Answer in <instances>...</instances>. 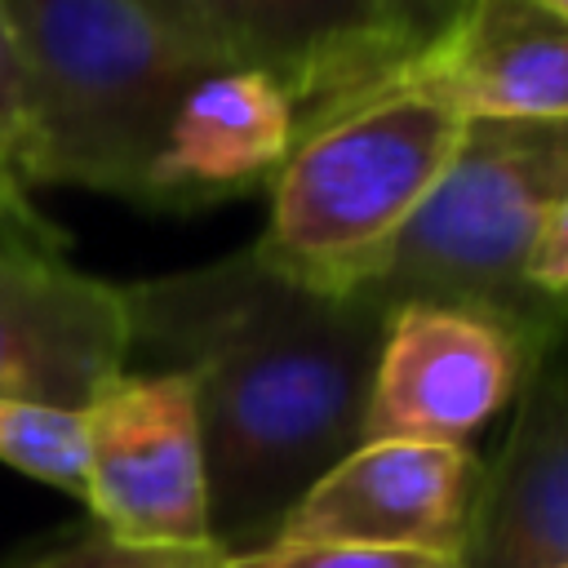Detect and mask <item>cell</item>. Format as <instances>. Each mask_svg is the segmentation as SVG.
<instances>
[{"instance_id":"cell-1","label":"cell","mask_w":568,"mask_h":568,"mask_svg":"<svg viewBox=\"0 0 568 568\" xmlns=\"http://www.w3.org/2000/svg\"><path fill=\"white\" fill-rule=\"evenodd\" d=\"M124 306L129 359L142 351L195 390L213 541L226 555L266 546L297 497L359 444L382 306L315 293L253 244L129 284Z\"/></svg>"},{"instance_id":"cell-2","label":"cell","mask_w":568,"mask_h":568,"mask_svg":"<svg viewBox=\"0 0 568 568\" xmlns=\"http://www.w3.org/2000/svg\"><path fill=\"white\" fill-rule=\"evenodd\" d=\"M27 75L22 186L58 182L146 204L186 89L231 67L191 0H4Z\"/></svg>"},{"instance_id":"cell-3","label":"cell","mask_w":568,"mask_h":568,"mask_svg":"<svg viewBox=\"0 0 568 568\" xmlns=\"http://www.w3.org/2000/svg\"><path fill=\"white\" fill-rule=\"evenodd\" d=\"M462 138V111L417 53L404 58L395 71L297 120L253 248L315 293H368L448 173Z\"/></svg>"},{"instance_id":"cell-4","label":"cell","mask_w":568,"mask_h":568,"mask_svg":"<svg viewBox=\"0 0 568 568\" xmlns=\"http://www.w3.org/2000/svg\"><path fill=\"white\" fill-rule=\"evenodd\" d=\"M564 191L568 120L466 124L448 173L364 297L382 311L404 297L488 306L532 328L550 351L568 315L524 288V253Z\"/></svg>"},{"instance_id":"cell-5","label":"cell","mask_w":568,"mask_h":568,"mask_svg":"<svg viewBox=\"0 0 568 568\" xmlns=\"http://www.w3.org/2000/svg\"><path fill=\"white\" fill-rule=\"evenodd\" d=\"M541 355L546 342L501 311L435 297L390 302L359 439L466 444L524 390Z\"/></svg>"},{"instance_id":"cell-6","label":"cell","mask_w":568,"mask_h":568,"mask_svg":"<svg viewBox=\"0 0 568 568\" xmlns=\"http://www.w3.org/2000/svg\"><path fill=\"white\" fill-rule=\"evenodd\" d=\"M98 528L142 546H217L195 390L169 368H124L84 408V493Z\"/></svg>"},{"instance_id":"cell-7","label":"cell","mask_w":568,"mask_h":568,"mask_svg":"<svg viewBox=\"0 0 568 568\" xmlns=\"http://www.w3.org/2000/svg\"><path fill=\"white\" fill-rule=\"evenodd\" d=\"M484 488L470 444L359 439L284 515L271 541H346L462 559Z\"/></svg>"},{"instance_id":"cell-8","label":"cell","mask_w":568,"mask_h":568,"mask_svg":"<svg viewBox=\"0 0 568 568\" xmlns=\"http://www.w3.org/2000/svg\"><path fill=\"white\" fill-rule=\"evenodd\" d=\"M129 368L124 288L0 244V399L84 413Z\"/></svg>"},{"instance_id":"cell-9","label":"cell","mask_w":568,"mask_h":568,"mask_svg":"<svg viewBox=\"0 0 568 568\" xmlns=\"http://www.w3.org/2000/svg\"><path fill=\"white\" fill-rule=\"evenodd\" d=\"M231 67L271 75L297 120L395 71L422 44L386 0H191Z\"/></svg>"},{"instance_id":"cell-10","label":"cell","mask_w":568,"mask_h":568,"mask_svg":"<svg viewBox=\"0 0 568 568\" xmlns=\"http://www.w3.org/2000/svg\"><path fill=\"white\" fill-rule=\"evenodd\" d=\"M297 138L293 98L253 67H217L178 102L146 178V204L200 209L271 186Z\"/></svg>"},{"instance_id":"cell-11","label":"cell","mask_w":568,"mask_h":568,"mask_svg":"<svg viewBox=\"0 0 568 568\" xmlns=\"http://www.w3.org/2000/svg\"><path fill=\"white\" fill-rule=\"evenodd\" d=\"M462 568H568V364L541 355L484 466Z\"/></svg>"},{"instance_id":"cell-12","label":"cell","mask_w":568,"mask_h":568,"mask_svg":"<svg viewBox=\"0 0 568 568\" xmlns=\"http://www.w3.org/2000/svg\"><path fill=\"white\" fill-rule=\"evenodd\" d=\"M417 62L466 124L568 120V18L537 0H466Z\"/></svg>"},{"instance_id":"cell-13","label":"cell","mask_w":568,"mask_h":568,"mask_svg":"<svg viewBox=\"0 0 568 568\" xmlns=\"http://www.w3.org/2000/svg\"><path fill=\"white\" fill-rule=\"evenodd\" d=\"M0 462L49 488L80 497L84 493V413L0 399Z\"/></svg>"},{"instance_id":"cell-14","label":"cell","mask_w":568,"mask_h":568,"mask_svg":"<svg viewBox=\"0 0 568 568\" xmlns=\"http://www.w3.org/2000/svg\"><path fill=\"white\" fill-rule=\"evenodd\" d=\"M22 568H226V550L222 546H142V541H120L93 528L58 550H44Z\"/></svg>"},{"instance_id":"cell-15","label":"cell","mask_w":568,"mask_h":568,"mask_svg":"<svg viewBox=\"0 0 568 568\" xmlns=\"http://www.w3.org/2000/svg\"><path fill=\"white\" fill-rule=\"evenodd\" d=\"M226 568H462V559L346 541H266L257 550L226 555Z\"/></svg>"},{"instance_id":"cell-16","label":"cell","mask_w":568,"mask_h":568,"mask_svg":"<svg viewBox=\"0 0 568 568\" xmlns=\"http://www.w3.org/2000/svg\"><path fill=\"white\" fill-rule=\"evenodd\" d=\"M524 288L568 315V191L541 213L524 253Z\"/></svg>"},{"instance_id":"cell-17","label":"cell","mask_w":568,"mask_h":568,"mask_svg":"<svg viewBox=\"0 0 568 568\" xmlns=\"http://www.w3.org/2000/svg\"><path fill=\"white\" fill-rule=\"evenodd\" d=\"M22 155H27V75H22L13 22L0 0V164L18 182H22Z\"/></svg>"},{"instance_id":"cell-18","label":"cell","mask_w":568,"mask_h":568,"mask_svg":"<svg viewBox=\"0 0 568 568\" xmlns=\"http://www.w3.org/2000/svg\"><path fill=\"white\" fill-rule=\"evenodd\" d=\"M0 244H13V248H36V253H58L67 240L53 222H44L31 200H27V186L0 164Z\"/></svg>"},{"instance_id":"cell-19","label":"cell","mask_w":568,"mask_h":568,"mask_svg":"<svg viewBox=\"0 0 568 568\" xmlns=\"http://www.w3.org/2000/svg\"><path fill=\"white\" fill-rule=\"evenodd\" d=\"M386 4L413 44H430L439 31H448V22L462 13L466 0H386Z\"/></svg>"},{"instance_id":"cell-20","label":"cell","mask_w":568,"mask_h":568,"mask_svg":"<svg viewBox=\"0 0 568 568\" xmlns=\"http://www.w3.org/2000/svg\"><path fill=\"white\" fill-rule=\"evenodd\" d=\"M550 359H559V364H568V320H564V328H559V337L550 342V351H546Z\"/></svg>"},{"instance_id":"cell-21","label":"cell","mask_w":568,"mask_h":568,"mask_svg":"<svg viewBox=\"0 0 568 568\" xmlns=\"http://www.w3.org/2000/svg\"><path fill=\"white\" fill-rule=\"evenodd\" d=\"M537 4H546V9H555L559 18H568V0H537Z\"/></svg>"}]
</instances>
